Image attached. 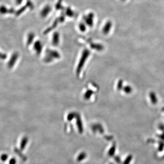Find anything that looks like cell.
<instances>
[{
	"label": "cell",
	"instance_id": "obj_1",
	"mask_svg": "<svg viewBox=\"0 0 164 164\" xmlns=\"http://www.w3.org/2000/svg\"><path fill=\"white\" fill-rule=\"evenodd\" d=\"M15 10L13 8H8L4 5L0 6V14L5 15L6 14H12L15 12Z\"/></svg>",
	"mask_w": 164,
	"mask_h": 164
},
{
	"label": "cell",
	"instance_id": "obj_2",
	"mask_svg": "<svg viewBox=\"0 0 164 164\" xmlns=\"http://www.w3.org/2000/svg\"><path fill=\"white\" fill-rule=\"evenodd\" d=\"M50 11H51L50 6H45L44 8H43V9L42 10L41 12V16L43 17H46L48 13L50 12Z\"/></svg>",
	"mask_w": 164,
	"mask_h": 164
},
{
	"label": "cell",
	"instance_id": "obj_3",
	"mask_svg": "<svg viewBox=\"0 0 164 164\" xmlns=\"http://www.w3.org/2000/svg\"><path fill=\"white\" fill-rule=\"evenodd\" d=\"M86 22H87V23L89 26H92L93 24V18H94V15L90 13L87 16V17H86Z\"/></svg>",
	"mask_w": 164,
	"mask_h": 164
},
{
	"label": "cell",
	"instance_id": "obj_4",
	"mask_svg": "<svg viewBox=\"0 0 164 164\" xmlns=\"http://www.w3.org/2000/svg\"><path fill=\"white\" fill-rule=\"evenodd\" d=\"M111 27H112L111 22H108L106 23V24H105V25H104V27H103V32L105 33V34L108 33V32L110 31L111 28Z\"/></svg>",
	"mask_w": 164,
	"mask_h": 164
},
{
	"label": "cell",
	"instance_id": "obj_5",
	"mask_svg": "<svg viewBox=\"0 0 164 164\" xmlns=\"http://www.w3.org/2000/svg\"><path fill=\"white\" fill-rule=\"evenodd\" d=\"M27 6L25 5V6H23L22 8H21L19 9L17 11H16V13H15V15L17 16H19L22 14L23 12H24V11L26 10V9L27 8Z\"/></svg>",
	"mask_w": 164,
	"mask_h": 164
},
{
	"label": "cell",
	"instance_id": "obj_6",
	"mask_svg": "<svg viewBox=\"0 0 164 164\" xmlns=\"http://www.w3.org/2000/svg\"><path fill=\"white\" fill-rule=\"evenodd\" d=\"M34 37H35V35L33 32H30L28 34V41H27L28 44H30V43L32 42V41L34 38Z\"/></svg>",
	"mask_w": 164,
	"mask_h": 164
},
{
	"label": "cell",
	"instance_id": "obj_7",
	"mask_svg": "<svg viewBox=\"0 0 164 164\" xmlns=\"http://www.w3.org/2000/svg\"><path fill=\"white\" fill-rule=\"evenodd\" d=\"M28 143V138L27 137H24L23 138L21 143L20 148L22 150H23L24 148L26 147V145Z\"/></svg>",
	"mask_w": 164,
	"mask_h": 164
},
{
	"label": "cell",
	"instance_id": "obj_8",
	"mask_svg": "<svg viewBox=\"0 0 164 164\" xmlns=\"http://www.w3.org/2000/svg\"><path fill=\"white\" fill-rule=\"evenodd\" d=\"M133 159V156L132 155H129L124 161L123 164H129Z\"/></svg>",
	"mask_w": 164,
	"mask_h": 164
},
{
	"label": "cell",
	"instance_id": "obj_9",
	"mask_svg": "<svg viewBox=\"0 0 164 164\" xmlns=\"http://www.w3.org/2000/svg\"><path fill=\"white\" fill-rule=\"evenodd\" d=\"M164 149V142L162 141L159 142L158 148L159 151L161 152Z\"/></svg>",
	"mask_w": 164,
	"mask_h": 164
},
{
	"label": "cell",
	"instance_id": "obj_10",
	"mask_svg": "<svg viewBox=\"0 0 164 164\" xmlns=\"http://www.w3.org/2000/svg\"><path fill=\"white\" fill-rule=\"evenodd\" d=\"M26 6H27L28 8H29L30 9H33L34 8V5H33V3L30 0H27Z\"/></svg>",
	"mask_w": 164,
	"mask_h": 164
},
{
	"label": "cell",
	"instance_id": "obj_11",
	"mask_svg": "<svg viewBox=\"0 0 164 164\" xmlns=\"http://www.w3.org/2000/svg\"><path fill=\"white\" fill-rule=\"evenodd\" d=\"M8 155L6 154H3L1 156V160H2V161H6V160H8Z\"/></svg>",
	"mask_w": 164,
	"mask_h": 164
},
{
	"label": "cell",
	"instance_id": "obj_12",
	"mask_svg": "<svg viewBox=\"0 0 164 164\" xmlns=\"http://www.w3.org/2000/svg\"><path fill=\"white\" fill-rule=\"evenodd\" d=\"M16 163H17V160H16V159L14 158H11V159L10 160L9 164H16Z\"/></svg>",
	"mask_w": 164,
	"mask_h": 164
},
{
	"label": "cell",
	"instance_id": "obj_13",
	"mask_svg": "<svg viewBox=\"0 0 164 164\" xmlns=\"http://www.w3.org/2000/svg\"><path fill=\"white\" fill-rule=\"evenodd\" d=\"M79 28H80V29H81V30H82V31H85V29H86V28H85V26L84 25V24H82V23H81V24H80V25H79Z\"/></svg>",
	"mask_w": 164,
	"mask_h": 164
},
{
	"label": "cell",
	"instance_id": "obj_14",
	"mask_svg": "<svg viewBox=\"0 0 164 164\" xmlns=\"http://www.w3.org/2000/svg\"><path fill=\"white\" fill-rule=\"evenodd\" d=\"M24 0H16V3L17 5H20Z\"/></svg>",
	"mask_w": 164,
	"mask_h": 164
},
{
	"label": "cell",
	"instance_id": "obj_15",
	"mask_svg": "<svg viewBox=\"0 0 164 164\" xmlns=\"http://www.w3.org/2000/svg\"><path fill=\"white\" fill-rule=\"evenodd\" d=\"M159 137L160 139H161L162 140H164V133H163L162 135H159Z\"/></svg>",
	"mask_w": 164,
	"mask_h": 164
},
{
	"label": "cell",
	"instance_id": "obj_16",
	"mask_svg": "<svg viewBox=\"0 0 164 164\" xmlns=\"http://www.w3.org/2000/svg\"><path fill=\"white\" fill-rule=\"evenodd\" d=\"M6 57V55H5L4 54L0 53V57H2V58H5Z\"/></svg>",
	"mask_w": 164,
	"mask_h": 164
}]
</instances>
